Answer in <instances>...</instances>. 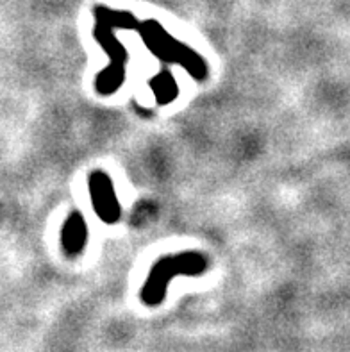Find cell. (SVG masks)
Masks as SVG:
<instances>
[{
    "label": "cell",
    "instance_id": "1",
    "mask_svg": "<svg viewBox=\"0 0 350 352\" xmlns=\"http://www.w3.org/2000/svg\"><path fill=\"white\" fill-rule=\"evenodd\" d=\"M209 258L199 250H184L163 256L152 265L146 276L140 299L145 306H160L168 294V285L175 277H202L209 268Z\"/></svg>",
    "mask_w": 350,
    "mask_h": 352
},
{
    "label": "cell",
    "instance_id": "2",
    "mask_svg": "<svg viewBox=\"0 0 350 352\" xmlns=\"http://www.w3.org/2000/svg\"><path fill=\"white\" fill-rule=\"evenodd\" d=\"M136 32H140L143 43L155 58L172 63V65H179L197 80H204L208 77V65L202 56L190 49L186 43L175 40L168 31H164V27L160 22L155 20L140 22Z\"/></svg>",
    "mask_w": 350,
    "mask_h": 352
},
{
    "label": "cell",
    "instance_id": "3",
    "mask_svg": "<svg viewBox=\"0 0 350 352\" xmlns=\"http://www.w3.org/2000/svg\"><path fill=\"white\" fill-rule=\"evenodd\" d=\"M94 38L102 47L104 52L107 54V67L100 70V74L95 79V89L98 95L109 97L116 94L120 86L124 85L127 79V65H129V52L122 41L116 38L115 29L102 22H97L94 27Z\"/></svg>",
    "mask_w": 350,
    "mask_h": 352
},
{
    "label": "cell",
    "instance_id": "4",
    "mask_svg": "<svg viewBox=\"0 0 350 352\" xmlns=\"http://www.w3.org/2000/svg\"><path fill=\"white\" fill-rule=\"evenodd\" d=\"M88 192L98 220L107 226L118 223L122 219V206L116 197L111 175L104 170H91L88 175Z\"/></svg>",
    "mask_w": 350,
    "mask_h": 352
},
{
    "label": "cell",
    "instance_id": "5",
    "mask_svg": "<svg viewBox=\"0 0 350 352\" xmlns=\"http://www.w3.org/2000/svg\"><path fill=\"white\" fill-rule=\"evenodd\" d=\"M88 223L80 211H72L61 228V249L68 258H77L88 245Z\"/></svg>",
    "mask_w": 350,
    "mask_h": 352
},
{
    "label": "cell",
    "instance_id": "6",
    "mask_svg": "<svg viewBox=\"0 0 350 352\" xmlns=\"http://www.w3.org/2000/svg\"><path fill=\"white\" fill-rule=\"evenodd\" d=\"M149 85H151V89L154 91L155 100L157 104L164 106V104H172L175 98L179 97V86L175 77L170 74L168 70L160 72L157 76L152 77L149 80Z\"/></svg>",
    "mask_w": 350,
    "mask_h": 352
},
{
    "label": "cell",
    "instance_id": "7",
    "mask_svg": "<svg viewBox=\"0 0 350 352\" xmlns=\"http://www.w3.org/2000/svg\"><path fill=\"white\" fill-rule=\"evenodd\" d=\"M97 22H102L113 29H127V31H136L140 22L133 13H124V11H115V9L97 8L94 11Z\"/></svg>",
    "mask_w": 350,
    "mask_h": 352
}]
</instances>
